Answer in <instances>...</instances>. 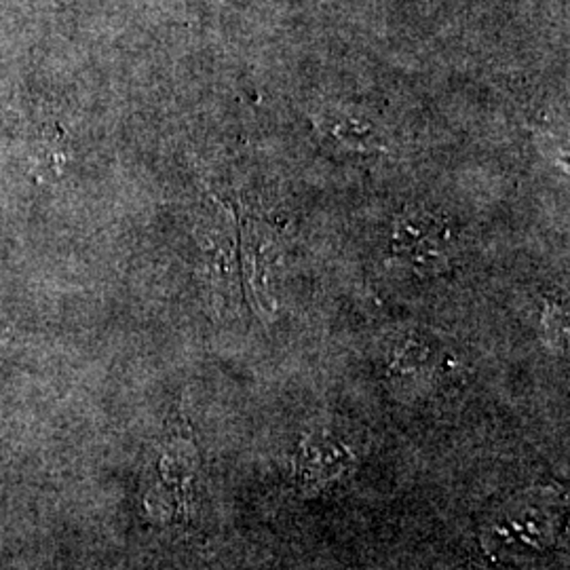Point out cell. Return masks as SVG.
I'll return each instance as SVG.
<instances>
[{
	"label": "cell",
	"mask_w": 570,
	"mask_h": 570,
	"mask_svg": "<svg viewBox=\"0 0 570 570\" xmlns=\"http://www.w3.org/2000/svg\"><path fill=\"white\" fill-rule=\"evenodd\" d=\"M446 235L444 225L428 212H406L395 223L391 249L412 265L429 268L446 261Z\"/></svg>",
	"instance_id": "6da1fadb"
},
{
	"label": "cell",
	"mask_w": 570,
	"mask_h": 570,
	"mask_svg": "<svg viewBox=\"0 0 570 570\" xmlns=\"http://www.w3.org/2000/svg\"><path fill=\"white\" fill-rule=\"evenodd\" d=\"M72 157L70 138L58 121L37 125L28 138V165L30 174L39 183H56Z\"/></svg>",
	"instance_id": "7a4b0ae2"
},
{
	"label": "cell",
	"mask_w": 570,
	"mask_h": 570,
	"mask_svg": "<svg viewBox=\"0 0 570 570\" xmlns=\"http://www.w3.org/2000/svg\"><path fill=\"white\" fill-rule=\"evenodd\" d=\"M346 452L348 450L338 440L327 438L326 433H313L306 438L298 465V484L311 492L345 473L348 463Z\"/></svg>",
	"instance_id": "3957f363"
},
{
	"label": "cell",
	"mask_w": 570,
	"mask_h": 570,
	"mask_svg": "<svg viewBox=\"0 0 570 570\" xmlns=\"http://www.w3.org/2000/svg\"><path fill=\"white\" fill-rule=\"evenodd\" d=\"M315 125L320 131H324L334 140L345 144L353 150H381L383 148V140H381L376 127L364 119L338 115V117L315 119Z\"/></svg>",
	"instance_id": "277c9868"
},
{
	"label": "cell",
	"mask_w": 570,
	"mask_h": 570,
	"mask_svg": "<svg viewBox=\"0 0 570 570\" xmlns=\"http://www.w3.org/2000/svg\"><path fill=\"white\" fill-rule=\"evenodd\" d=\"M546 327L558 341H562V334L567 332V313L560 306L550 303L546 308Z\"/></svg>",
	"instance_id": "5b68a950"
},
{
	"label": "cell",
	"mask_w": 570,
	"mask_h": 570,
	"mask_svg": "<svg viewBox=\"0 0 570 570\" xmlns=\"http://www.w3.org/2000/svg\"><path fill=\"white\" fill-rule=\"evenodd\" d=\"M11 338H13L11 327L7 326V324L0 320V351L11 343Z\"/></svg>",
	"instance_id": "8992f818"
}]
</instances>
